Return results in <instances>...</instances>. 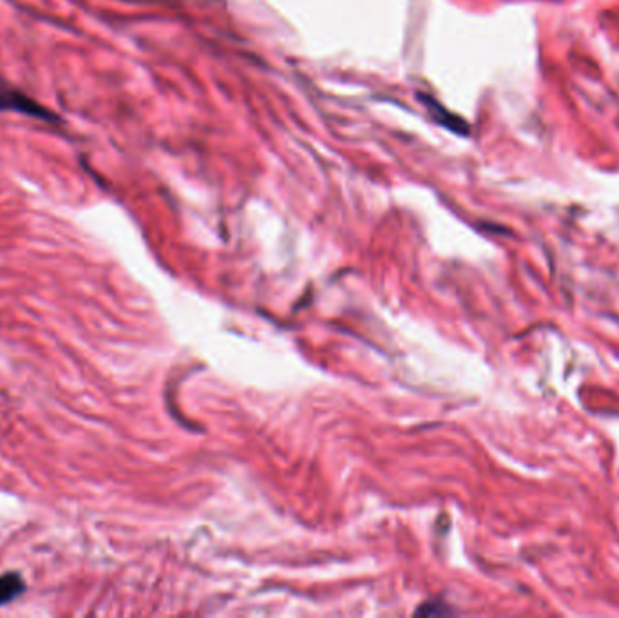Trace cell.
I'll use <instances>...</instances> for the list:
<instances>
[{
	"label": "cell",
	"instance_id": "6da1fadb",
	"mask_svg": "<svg viewBox=\"0 0 619 618\" xmlns=\"http://www.w3.org/2000/svg\"><path fill=\"white\" fill-rule=\"evenodd\" d=\"M0 111L19 113V115L33 116L44 122H57L58 116L39 104L35 98L22 93L20 89L0 77Z\"/></svg>",
	"mask_w": 619,
	"mask_h": 618
},
{
	"label": "cell",
	"instance_id": "7a4b0ae2",
	"mask_svg": "<svg viewBox=\"0 0 619 618\" xmlns=\"http://www.w3.org/2000/svg\"><path fill=\"white\" fill-rule=\"evenodd\" d=\"M422 98V102H424V106L428 107L429 113L431 116L442 124V126L449 129V131H453V133H457V135H467V131H469V126H467L466 122L460 118V116L453 115V113H449L448 109H444L442 104H439L437 100H433V98L428 97H420Z\"/></svg>",
	"mask_w": 619,
	"mask_h": 618
},
{
	"label": "cell",
	"instance_id": "3957f363",
	"mask_svg": "<svg viewBox=\"0 0 619 618\" xmlns=\"http://www.w3.org/2000/svg\"><path fill=\"white\" fill-rule=\"evenodd\" d=\"M26 593V582L17 571L0 575V606H8Z\"/></svg>",
	"mask_w": 619,
	"mask_h": 618
}]
</instances>
